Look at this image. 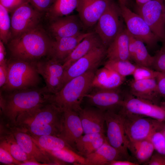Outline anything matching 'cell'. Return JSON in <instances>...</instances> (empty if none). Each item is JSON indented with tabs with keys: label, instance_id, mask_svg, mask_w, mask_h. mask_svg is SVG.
<instances>
[{
	"label": "cell",
	"instance_id": "9",
	"mask_svg": "<svg viewBox=\"0 0 165 165\" xmlns=\"http://www.w3.org/2000/svg\"><path fill=\"white\" fill-rule=\"evenodd\" d=\"M119 5L121 15L129 34L148 46L155 45L160 39L152 32L143 18L131 10L127 6Z\"/></svg>",
	"mask_w": 165,
	"mask_h": 165
},
{
	"label": "cell",
	"instance_id": "4",
	"mask_svg": "<svg viewBox=\"0 0 165 165\" xmlns=\"http://www.w3.org/2000/svg\"><path fill=\"white\" fill-rule=\"evenodd\" d=\"M95 72L89 71L70 80L58 92L51 95L50 102L62 109H70L78 113L83 99L92 88Z\"/></svg>",
	"mask_w": 165,
	"mask_h": 165
},
{
	"label": "cell",
	"instance_id": "21",
	"mask_svg": "<svg viewBox=\"0 0 165 165\" xmlns=\"http://www.w3.org/2000/svg\"><path fill=\"white\" fill-rule=\"evenodd\" d=\"M90 33L83 32L74 36L54 39L48 57L62 64L78 44Z\"/></svg>",
	"mask_w": 165,
	"mask_h": 165
},
{
	"label": "cell",
	"instance_id": "48",
	"mask_svg": "<svg viewBox=\"0 0 165 165\" xmlns=\"http://www.w3.org/2000/svg\"><path fill=\"white\" fill-rule=\"evenodd\" d=\"M21 165H45L44 164L38 162L35 160H29L22 163Z\"/></svg>",
	"mask_w": 165,
	"mask_h": 165
},
{
	"label": "cell",
	"instance_id": "19",
	"mask_svg": "<svg viewBox=\"0 0 165 165\" xmlns=\"http://www.w3.org/2000/svg\"><path fill=\"white\" fill-rule=\"evenodd\" d=\"M62 110L63 112V125L59 137L76 151L75 149L76 141L83 133L79 113L70 109L65 108Z\"/></svg>",
	"mask_w": 165,
	"mask_h": 165
},
{
	"label": "cell",
	"instance_id": "45",
	"mask_svg": "<svg viewBox=\"0 0 165 165\" xmlns=\"http://www.w3.org/2000/svg\"><path fill=\"white\" fill-rule=\"evenodd\" d=\"M7 61L0 64V87H2L6 83L8 78Z\"/></svg>",
	"mask_w": 165,
	"mask_h": 165
},
{
	"label": "cell",
	"instance_id": "49",
	"mask_svg": "<svg viewBox=\"0 0 165 165\" xmlns=\"http://www.w3.org/2000/svg\"><path fill=\"white\" fill-rule=\"evenodd\" d=\"M137 5H141L146 3L152 0H135Z\"/></svg>",
	"mask_w": 165,
	"mask_h": 165
},
{
	"label": "cell",
	"instance_id": "5",
	"mask_svg": "<svg viewBox=\"0 0 165 165\" xmlns=\"http://www.w3.org/2000/svg\"><path fill=\"white\" fill-rule=\"evenodd\" d=\"M36 61L12 59L7 61V79L0 91L7 92L38 87L41 78L37 69Z\"/></svg>",
	"mask_w": 165,
	"mask_h": 165
},
{
	"label": "cell",
	"instance_id": "29",
	"mask_svg": "<svg viewBox=\"0 0 165 165\" xmlns=\"http://www.w3.org/2000/svg\"><path fill=\"white\" fill-rule=\"evenodd\" d=\"M128 148L140 163L147 162L155 150L149 138L139 141H129Z\"/></svg>",
	"mask_w": 165,
	"mask_h": 165
},
{
	"label": "cell",
	"instance_id": "52",
	"mask_svg": "<svg viewBox=\"0 0 165 165\" xmlns=\"http://www.w3.org/2000/svg\"><path fill=\"white\" fill-rule=\"evenodd\" d=\"M164 10H163V14H164V20H165V0H164Z\"/></svg>",
	"mask_w": 165,
	"mask_h": 165
},
{
	"label": "cell",
	"instance_id": "22",
	"mask_svg": "<svg viewBox=\"0 0 165 165\" xmlns=\"http://www.w3.org/2000/svg\"><path fill=\"white\" fill-rule=\"evenodd\" d=\"M130 34L124 27L107 48L108 59L130 61Z\"/></svg>",
	"mask_w": 165,
	"mask_h": 165
},
{
	"label": "cell",
	"instance_id": "15",
	"mask_svg": "<svg viewBox=\"0 0 165 165\" xmlns=\"http://www.w3.org/2000/svg\"><path fill=\"white\" fill-rule=\"evenodd\" d=\"M5 126L13 134L23 150L31 159L45 165L66 164V163L41 149L28 134L14 127Z\"/></svg>",
	"mask_w": 165,
	"mask_h": 165
},
{
	"label": "cell",
	"instance_id": "31",
	"mask_svg": "<svg viewBox=\"0 0 165 165\" xmlns=\"http://www.w3.org/2000/svg\"><path fill=\"white\" fill-rule=\"evenodd\" d=\"M30 136L33 141L43 150H55L67 148L74 150L64 140L57 136L50 135Z\"/></svg>",
	"mask_w": 165,
	"mask_h": 165
},
{
	"label": "cell",
	"instance_id": "2",
	"mask_svg": "<svg viewBox=\"0 0 165 165\" xmlns=\"http://www.w3.org/2000/svg\"><path fill=\"white\" fill-rule=\"evenodd\" d=\"M52 94L45 87L0 91L1 123L13 127L22 114L42 104L50 102Z\"/></svg>",
	"mask_w": 165,
	"mask_h": 165
},
{
	"label": "cell",
	"instance_id": "16",
	"mask_svg": "<svg viewBox=\"0 0 165 165\" xmlns=\"http://www.w3.org/2000/svg\"><path fill=\"white\" fill-rule=\"evenodd\" d=\"M85 96L91 106L104 111L120 109L126 94L118 88L106 89L95 88Z\"/></svg>",
	"mask_w": 165,
	"mask_h": 165
},
{
	"label": "cell",
	"instance_id": "24",
	"mask_svg": "<svg viewBox=\"0 0 165 165\" xmlns=\"http://www.w3.org/2000/svg\"><path fill=\"white\" fill-rule=\"evenodd\" d=\"M102 46L104 45L97 34L95 32H91L78 44L64 61L62 64L65 70L92 50Z\"/></svg>",
	"mask_w": 165,
	"mask_h": 165
},
{
	"label": "cell",
	"instance_id": "46",
	"mask_svg": "<svg viewBox=\"0 0 165 165\" xmlns=\"http://www.w3.org/2000/svg\"><path fill=\"white\" fill-rule=\"evenodd\" d=\"M139 163L127 160H115L109 164V165H138Z\"/></svg>",
	"mask_w": 165,
	"mask_h": 165
},
{
	"label": "cell",
	"instance_id": "3",
	"mask_svg": "<svg viewBox=\"0 0 165 165\" xmlns=\"http://www.w3.org/2000/svg\"><path fill=\"white\" fill-rule=\"evenodd\" d=\"M53 41L38 25L12 39L7 45L11 59L36 61L48 57Z\"/></svg>",
	"mask_w": 165,
	"mask_h": 165
},
{
	"label": "cell",
	"instance_id": "33",
	"mask_svg": "<svg viewBox=\"0 0 165 165\" xmlns=\"http://www.w3.org/2000/svg\"><path fill=\"white\" fill-rule=\"evenodd\" d=\"M104 67L125 77L132 75L136 65L133 64L129 60L108 59L105 62Z\"/></svg>",
	"mask_w": 165,
	"mask_h": 165
},
{
	"label": "cell",
	"instance_id": "14",
	"mask_svg": "<svg viewBox=\"0 0 165 165\" xmlns=\"http://www.w3.org/2000/svg\"><path fill=\"white\" fill-rule=\"evenodd\" d=\"M37 71L43 78L48 92L54 94L63 87L65 70L62 64L48 57L36 62Z\"/></svg>",
	"mask_w": 165,
	"mask_h": 165
},
{
	"label": "cell",
	"instance_id": "20",
	"mask_svg": "<svg viewBox=\"0 0 165 165\" xmlns=\"http://www.w3.org/2000/svg\"><path fill=\"white\" fill-rule=\"evenodd\" d=\"M78 113L84 134H104L105 111L91 106L82 108Z\"/></svg>",
	"mask_w": 165,
	"mask_h": 165
},
{
	"label": "cell",
	"instance_id": "18",
	"mask_svg": "<svg viewBox=\"0 0 165 165\" xmlns=\"http://www.w3.org/2000/svg\"><path fill=\"white\" fill-rule=\"evenodd\" d=\"M49 29L54 39L75 36L85 28L79 16L68 15L51 20Z\"/></svg>",
	"mask_w": 165,
	"mask_h": 165
},
{
	"label": "cell",
	"instance_id": "11",
	"mask_svg": "<svg viewBox=\"0 0 165 165\" xmlns=\"http://www.w3.org/2000/svg\"><path fill=\"white\" fill-rule=\"evenodd\" d=\"M10 17L12 39L38 26L41 13L28 2L12 12Z\"/></svg>",
	"mask_w": 165,
	"mask_h": 165
},
{
	"label": "cell",
	"instance_id": "51",
	"mask_svg": "<svg viewBox=\"0 0 165 165\" xmlns=\"http://www.w3.org/2000/svg\"><path fill=\"white\" fill-rule=\"evenodd\" d=\"M160 106L165 109V101L161 103Z\"/></svg>",
	"mask_w": 165,
	"mask_h": 165
},
{
	"label": "cell",
	"instance_id": "53",
	"mask_svg": "<svg viewBox=\"0 0 165 165\" xmlns=\"http://www.w3.org/2000/svg\"><path fill=\"white\" fill-rule=\"evenodd\" d=\"M163 132H164V134H165V126H164V128H163Z\"/></svg>",
	"mask_w": 165,
	"mask_h": 165
},
{
	"label": "cell",
	"instance_id": "44",
	"mask_svg": "<svg viewBox=\"0 0 165 165\" xmlns=\"http://www.w3.org/2000/svg\"><path fill=\"white\" fill-rule=\"evenodd\" d=\"M145 164L148 165H165V156L156 152L153 153L149 160Z\"/></svg>",
	"mask_w": 165,
	"mask_h": 165
},
{
	"label": "cell",
	"instance_id": "8",
	"mask_svg": "<svg viewBox=\"0 0 165 165\" xmlns=\"http://www.w3.org/2000/svg\"><path fill=\"white\" fill-rule=\"evenodd\" d=\"M105 117L107 141L119 151L123 158H128L129 140L121 114L119 111L107 110L105 111Z\"/></svg>",
	"mask_w": 165,
	"mask_h": 165
},
{
	"label": "cell",
	"instance_id": "27",
	"mask_svg": "<svg viewBox=\"0 0 165 165\" xmlns=\"http://www.w3.org/2000/svg\"><path fill=\"white\" fill-rule=\"evenodd\" d=\"M125 77L105 67L95 72L92 88L112 89L118 88Z\"/></svg>",
	"mask_w": 165,
	"mask_h": 165
},
{
	"label": "cell",
	"instance_id": "47",
	"mask_svg": "<svg viewBox=\"0 0 165 165\" xmlns=\"http://www.w3.org/2000/svg\"><path fill=\"white\" fill-rule=\"evenodd\" d=\"M6 52L3 42L0 40V64H1L7 60L6 58Z\"/></svg>",
	"mask_w": 165,
	"mask_h": 165
},
{
	"label": "cell",
	"instance_id": "42",
	"mask_svg": "<svg viewBox=\"0 0 165 165\" xmlns=\"http://www.w3.org/2000/svg\"><path fill=\"white\" fill-rule=\"evenodd\" d=\"M28 2V0H0V4L10 13Z\"/></svg>",
	"mask_w": 165,
	"mask_h": 165
},
{
	"label": "cell",
	"instance_id": "41",
	"mask_svg": "<svg viewBox=\"0 0 165 165\" xmlns=\"http://www.w3.org/2000/svg\"><path fill=\"white\" fill-rule=\"evenodd\" d=\"M0 162L7 165H21L22 162L14 158L9 152L0 147Z\"/></svg>",
	"mask_w": 165,
	"mask_h": 165
},
{
	"label": "cell",
	"instance_id": "12",
	"mask_svg": "<svg viewBox=\"0 0 165 165\" xmlns=\"http://www.w3.org/2000/svg\"><path fill=\"white\" fill-rule=\"evenodd\" d=\"M106 50L104 46L97 47L71 65L64 71L63 87L72 79L88 71L96 70L106 56Z\"/></svg>",
	"mask_w": 165,
	"mask_h": 165
},
{
	"label": "cell",
	"instance_id": "28",
	"mask_svg": "<svg viewBox=\"0 0 165 165\" xmlns=\"http://www.w3.org/2000/svg\"><path fill=\"white\" fill-rule=\"evenodd\" d=\"M130 35L129 50L130 60H133L136 64L151 68L153 56L149 54L143 42L130 34Z\"/></svg>",
	"mask_w": 165,
	"mask_h": 165
},
{
	"label": "cell",
	"instance_id": "1",
	"mask_svg": "<svg viewBox=\"0 0 165 165\" xmlns=\"http://www.w3.org/2000/svg\"><path fill=\"white\" fill-rule=\"evenodd\" d=\"M63 110L49 102L22 114L13 127L30 135L59 137L62 129Z\"/></svg>",
	"mask_w": 165,
	"mask_h": 165
},
{
	"label": "cell",
	"instance_id": "6",
	"mask_svg": "<svg viewBox=\"0 0 165 165\" xmlns=\"http://www.w3.org/2000/svg\"><path fill=\"white\" fill-rule=\"evenodd\" d=\"M123 121L129 141H140L149 138L155 131L163 129L165 122L119 111Z\"/></svg>",
	"mask_w": 165,
	"mask_h": 165
},
{
	"label": "cell",
	"instance_id": "13",
	"mask_svg": "<svg viewBox=\"0 0 165 165\" xmlns=\"http://www.w3.org/2000/svg\"><path fill=\"white\" fill-rule=\"evenodd\" d=\"M119 111L165 122V109L149 101L126 94Z\"/></svg>",
	"mask_w": 165,
	"mask_h": 165
},
{
	"label": "cell",
	"instance_id": "32",
	"mask_svg": "<svg viewBox=\"0 0 165 165\" xmlns=\"http://www.w3.org/2000/svg\"><path fill=\"white\" fill-rule=\"evenodd\" d=\"M43 150L66 163L85 165V158L72 149Z\"/></svg>",
	"mask_w": 165,
	"mask_h": 165
},
{
	"label": "cell",
	"instance_id": "35",
	"mask_svg": "<svg viewBox=\"0 0 165 165\" xmlns=\"http://www.w3.org/2000/svg\"><path fill=\"white\" fill-rule=\"evenodd\" d=\"M136 65L135 69L132 75L134 80H139L156 79L158 74L157 71L148 67Z\"/></svg>",
	"mask_w": 165,
	"mask_h": 165
},
{
	"label": "cell",
	"instance_id": "30",
	"mask_svg": "<svg viewBox=\"0 0 165 165\" xmlns=\"http://www.w3.org/2000/svg\"><path fill=\"white\" fill-rule=\"evenodd\" d=\"M79 2V0H56L46 12L47 16L51 20L69 15L76 9Z\"/></svg>",
	"mask_w": 165,
	"mask_h": 165
},
{
	"label": "cell",
	"instance_id": "37",
	"mask_svg": "<svg viewBox=\"0 0 165 165\" xmlns=\"http://www.w3.org/2000/svg\"><path fill=\"white\" fill-rule=\"evenodd\" d=\"M105 134L91 133L84 134L79 138L75 143V149L81 154L83 150L94 141Z\"/></svg>",
	"mask_w": 165,
	"mask_h": 165
},
{
	"label": "cell",
	"instance_id": "36",
	"mask_svg": "<svg viewBox=\"0 0 165 165\" xmlns=\"http://www.w3.org/2000/svg\"><path fill=\"white\" fill-rule=\"evenodd\" d=\"M163 129L155 131L149 138L155 150L165 156V134Z\"/></svg>",
	"mask_w": 165,
	"mask_h": 165
},
{
	"label": "cell",
	"instance_id": "50",
	"mask_svg": "<svg viewBox=\"0 0 165 165\" xmlns=\"http://www.w3.org/2000/svg\"><path fill=\"white\" fill-rule=\"evenodd\" d=\"M119 4L127 6L128 1V0H118Z\"/></svg>",
	"mask_w": 165,
	"mask_h": 165
},
{
	"label": "cell",
	"instance_id": "34",
	"mask_svg": "<svg viewBox=\"0 0 165 165\" xmlns=\"http://www.w3.org/2000/svg\"><path fill=\"white\" fill-rule=\"evenodd\" d=\"M9 12L0 4V38L7 44L12 39L11 19Z\"/></svg>",
	"mask_w": 165,
	"mask_h": 165
},
{
	"label": "cell",
	"instance_id": "17",
	"mask_svg": "<svg viewBox=\"0 0 165 165\" xmlns=\"http://www.w3.org/2000/svg\"><path fill=\"white\" fill-rule=\"evenodd\" d=\"M112 0H79L76 9L84 28L96 24Z\"/></svg>",
	"mask_w": 165,
	"mask_h": 165
},
{
	"label": "cell",
	"instance_id": "25",
	"mask_svg": "<svg viewBox=\"0 0 165 165\" xmlns=\"http://www.w3.org/2000/svg\"><path fill=\"white\" fill-rule=\"evenodd\" d=\"M0 147L6 150L14 158L22 163L35 160L29 156L23 150L13 134L1 123H0Z\"/></svg>",
	"mask_w": 165,
	"mask_h": 165
},
{
	"label": "cell",
	"instance_id": "54",
	"mask_svg": "<svg viewBox=\"0 0 165 165\" xmlns=\"http://www.w3.org/2000/svg\"></svg>",
	"mask_w": 165,
	"mask_h": 165
},
{
	"label": "cell",
	"instance_id": "10",
	"mask_svg": "<svg viewBox=\"0 0 165 165\" xmlns=\"http://www.w3.org/2000/svg\"><path fill=\"white\" fill-rule=\"evenodd\" d=\"M164 0H152L141 5H137L136 13L144 20L158 38L165 42V20Z\"/></svg>",
	"mask_w": 165,
	"mask_h": 165
},
{
	"label": "cell",
	"instance_id": "7",
	"mask_svg": "<svg viewBox=\"0 0 165 165\" xmlns=\"http://www.w3.org/2000/svg\"><path fill=\"white\" fill-rule=\"evenodd\" d=\"M120 6L112 1L100 17L95 28V32L107 48L123 28Z\"/></svg>",
	"mask_w": 165,
	"mask_h": 165
},
{
	"label": "cell",
	"instance_id": "40",
	"mask_svg": "<svg viewBox=\"0 0 165 165\" xmlns=\"http://www.w3.org/2000/svg\"><path fill=\"white\" fill-rule=\"evenodd\" d=\"M56 0H28L29 2L40 12H47Z\"/></svg>",
	"mask_w": 165,
	"mask_h": 165
},
{
	"label": "cell",
	"instance_id": "26",
	"mask_svg": "<svg viewBox=\"0 0 165 165\" xmlns=\"http://www.w3.org/2000/svg\"><path fill=\"white\" fill-rule=\"evenodd\" d=\"M84 157L85 165H109L112 161L123 158L107 141L95 151Z\"/></svg>",
	"mask_w": 165,
	"mask_h": 165
},
{
	"label": "cell",
	"instance_id": "39",
	"mask_svg": "<svg viewBox=\"0 0 165 165\" xmlns=\"http://www.w3.org/2000/svg\"><path fill=\"white\" fill-rule=\"evenodd\" d=\"M107 141L106 136L105 134H103L85 148L80 155L85 157L95 151Z\"/></svg>",
	"mask_w": 165,
	"mask_h": 165
},
{
	"label": "cell",
	"instance_id": "43",
	"mask_svg": "<svg viewBox=\"0 0 165 165\" xmlns=\"http://www.w3.org/2000/svg\"><path fill=\"white\" fill-rule=\"evenodd\" d=\"M156 79L159 97L165 98V73L158 72Z\"/></svg>",
	"mask_w": 165,
	"mask_h": 165
},
{
	"label": "cell",
	"instance_id": "23",
	"mask_svg": "<svg viewBox=\"0 0 165 165\" xmlns=\"http://www.w3.org/2000/svg\"><path fill=\"white\" fill-rule=\"evenodd\" d=\"M131 94L156 104L160 97L156 79L132 80L129 84Z\"/></svg>",
	"mask_w": 165,
	"mask_h": 165
},
{
	"label": "cell",
	"instance_id": "38",
	"mask_svg": "<svg viewBox=\"0 0 165 165\" xmlns=\"http://www.w3.org/2000/svg\"><path fill=\"white\" fill-rule=\"evenodd\" d=\"M151 68L156 71L165 73V42H163L160 49L153 56Z\"/></svg>",
	"mask_w": 165,
	"mask_h": 165
}]
</instances>
